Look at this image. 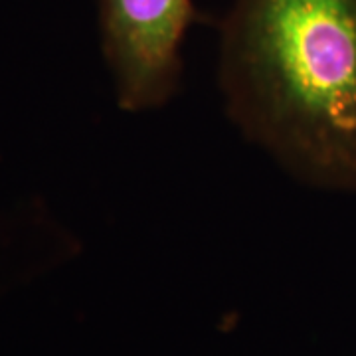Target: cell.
Here are the masks:
<instances>
[{"label":"cell","instance_id":"cell-2","mask_svg":"<svg viewBox=\"0 0 356 356\" xmlns=\"http://www.w3.org/2000/svg\"><path fill=\"white\" fill-rule=\"evenodd\" d=\"M194 20L192 0H102L103 56L119 107L149 111L177 93L180 48Z\"/></svg>","mask_w":356,"mask_h":356},{"label":"cell","instance_id":"cell-1","mask_svg":"<svg viewBox=\"0 0 356 356\" xmlns=\"http://www.w3.org/2000/svg\"><path fill=\"white\" fill-rule=\"evenodd\" d=\"M220 86L232 121L289 175L356 192V0H234Z\"/></svg>","mask_w":356,"mask_h":356}]
</instances>
